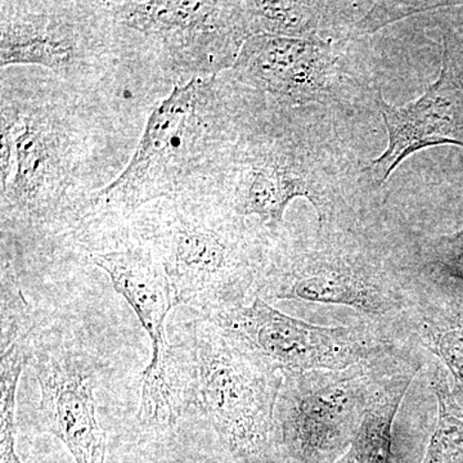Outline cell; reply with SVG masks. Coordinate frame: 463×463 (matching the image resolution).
<instances>
[{
  "mask_svg": "<svg viewBox=\"0 0 463 463\" xmlns=\"http://www.w3.org/2000/svg\"><path fill=\"white\" fill-rule=\"evenodd\" d=\"M165 269L175 306L203 317L245 306L267 263L273 236L210 194L155 201L129 224Z\"/></svg>",
  "mask_w": 463,
  "mask_h": 463,
  "instance_id": "cell-4",
  "label": "cell"
},
{
  "mask_svg": "<svg viewBox=\"0 0 463 463\" xmlns=\"http://www.w3.org/2000/svg\"><path fill=\"white\" fill-rule=\"evenodd\" d=\"M138 420L151 428H173L191 405H199V364L191 343L152 354L142 373Z\"/></svg>",
  "mask_w": 463,
  "mask_h": 463,
  "instance_id": "cell-15",
  "label": "cell"
},
{
  "mask_svg": "<svg viewBox=\"0 0 463 463\" xmlns=\"http://www.w3.org/2000/svg\"><path fill=\"white\" fill-rule=\"evenodd\" d=\"M170 88L231 71L250 38L242 2L106 0Z\"/></svg>",
  "mask_w": 463,
  "mask_h": 463,
  "instance_id": "cell-8",
  "label": "cell"
},
{
  "mask_svg": "<svg viewBox=\"0 0 463 463\" xmlns=\"http://www.w3.org/2000/svg\"><path fill=\"white\" fill-rule=\"evenodd\" d=\"M2 245L80 252L85 209L123 173L137 145L114 96L56 76L0 81Z\"/></svg>",
  "mask_w": 463,
  "mask_h": 463,
  "instance_id": "cell-1",
  "label": "cell"
},
{
  "mask_svg": "<svg viewBox=\"0 0 463 463\" xmlns=\"http://www.w3.org/2000/svg\"><path fill=\"white\" fill-rule=\"evenodd\" d=\"M250 38H322L332 41L337 26V2L241 0Z\"/></svg>",
  "mask_w": 463,
  "mask_h": 463,
  "instance_id": "cell-18",
  "label": "cell"
},
{
  "mask_svg": "<svg viewBox=\"0 0 463 463\" xmlns=\"http://www.w3.org/2000/svg\"><path fill=\"white\" fill-rule=\"evenodd\" d=\"M33 317L18 279L16 267L2 250V350L26 337H33Z\"/></svg>",
  "mask_w": 463,
  "mask_h": 463,
  "instance_id": "cell-22",
  "label": "cell"
},
{
  "mask_svg": "<svg viewBox=\"0 0 463 463\" xmlns=\"http://www.w3.org/2000/svg\"><path fill=\"white\" fill-rule=\"evenodd\" d=\"M417 276L431 285V292L463 298V227L423 248Z\"/></svg>",
  "mask_w": 463,
  "mask_h": 463,
  "instance_id": "cell-20",
  "label": "cell"
},
{
  "mask_svg": "<svg viewBox=\"0 0 463 463\" xmlns=\"http://www.w3.org/2000/svg\"><path fill=\"white\" fill-rule=\"evenodd\" d=\"M136 57H145L138 39L115 23L106 0L0 3L2 71L41 66L67 84L109 93L103 88Z\"/></svg>",
  "mask_w": 463,
  "mask_h": 463,
  "instance_id": "cell-6",
  "label": "cell"
},
{
  "mask_svg": "<svg viewBox=\"0 0 463 463\" xmlns=\"http://www.w3.org/2000/svg\"><path fill=\"white\" fill-rule=\"evenodd\" d=\"M27 356L16 349L2 354L0 365V463H24L16 450V392Z\"/></svg>",
  "mask_w": 463,
  "mask_h": 463,
  "instance_id": "cell-21",
  "label": "cell"
},
{
  "mask_svg": "<svg viewBox=\"0 0 463 463\" xmlns=\"http://www.w3.org/2000/svg\"><path fill=\"white\" fill-rule=\"evenodd\" d=\"M420 365L399 364L381 383L352 446L337 463H392V426Z\"/></svg>",
  "mask_w": 463,
  "mask_h": 463,
  "instance_id": "cell-17",
  "label": "cell"
},
{
  "mask_svg": "<svg viewBox=\"0 0 463 463\" xmlns=\"http://www.w3.org/2000/svg\"><path fill=\"white\" fill-rule=\"evenodd\" d=\"M395 355L341 371L283 374L276 432L285 463H337L352 446Z\"/></svg>",
  "mask_w": 463,
  "mask_h": 463,
  "instance_id": "cell-9",
  "label": "cell"
},
{
  "mask_svg": "<svg viewBox=\"0 0 463 463\" xmlns=\"http://www.w3.org/2000/svg\"><path fill=\"white\" fill-rule=\"evenodd\" d=\"M453 3L444 2H421V0H399V2H371L370 7L353 33V41L365 38L379 33L383 27L399 23L404 18L414 16V14H425L443 7L452 5Z\"/></svg>",
  "mask_w": 463,
  "mask_h": 463,
  "instance_id": "cell-23",
  "label": "cell"
},
{
  "mask_svg": "<svg viewBox=\"0 0 463 463\" xmlns=\"http://www.w3.org/2000/svg\"><path fill=\"white\" fill-rule=\"evenodd\" d=\"M322 106L286 108L263 96L210 194L279 237L286 210L306 199L318 228L354 227L356 203L370 188L364 166Z\"/></svg>",
  "mask_w": 463,
  "mask_h": 463,
  "instance_id": "cell-3",
  "label": "cell"
},
{
  "mask_svg": "<svg viewBox=\"0 0 463 463\" xmlns=\"http://www.w3.org/2000/svg\"><path fill=\"white\" fill-rule=\"evenodd\" d=\"M430 386L438 401V420L421 463H463V411L450 392L446 368L434 365Z\"/></svg>",
  "mask_w": 463,
  "mask_h": 463,
  "instance_id": "cell-19",
  "label": "cell"
},
{
  "mask_svg": "<svg viewBox=\"0 0 463 463\" xmlns=\"http://www.w3.org/2000/svg\"><path fill=\"white\" fill-rule=\"evenodd\" d=\"M350 43L255 35L241 48L230 75L286 108L352 105L364 93L350 62Z\"/></svg>",
  "mask_w": 463,
  "mask_h": 463,
  "instance_id": "cell-11",
  "label": "cell"
},
{
  "mask_svg": "<svg viewBox=\"0 0 463 463\" xmlns=\"http://www.w3.org/2000/svg\"><path fill=\"white\" fill-rule=\"evenodd\" d=\"M413 274L354 227L321 230L315 236L273 237L255 298L352 307L383 330L404 323L419 301Z\"/></svg>",
  "mask_w": 463,
  "mask_h": 463,
  "instance_id": "cell-5",
  "label": "cell"
},
{
  "mask_svg": "<svg viewBox=\"0 0 463 463\" xmlns=\"http://www.w3.org/2000/svg\"><path fill=\"white\" fill-rule=\"evenodd\" d=\"M261 99L230 72L175 85L149 114L123 173L88 203L80 252L114 248L155 201L209 194Z\"/></svg>",
  "mask_w": 463,
  "mask_h": 463,
  "instance_id": "cell-2",
  "label": "cell"
},
{
  "mask_svg": "<svg viewBox=\"0 0 463 463\" xmlns=\"http://www.w3.org/2000/svg\"><path fill=\"white\" fill-rule=\"evenodd\" d=\"M374 103L388 132V146L364 166L371 190L383 187L416 152L441 145L463 147V84L457 78L446 43L438 79L421 97L394 106L379 91Z\"/></svg>",
  "mask_w": 463,
  "mask_h": 463,
  "instance_id": "cell-13",
  "label": "cell"
},
{
  "mask_svg": "<svg viewBox=\"0 0 463 463\" xmlns=\"http://www.w3.org/2000/svg\"><path fill=\"white\" fill-rule=\"evenodd\" d=\"M41 388L38 422L60 439L75 463H105L106 434L96 416L99 362L65 345L33 346L30 359Z\"/></svg>",
  "mask_w": 463,
  "mask_h": 463,
  "instance_id": "cell-12",
  "label": "cell"
},
{
  "mask_svg": "<svg viewBox=\"0 0 463 463\" xmlns=\"http://www.w3.org/2000/svg\"><path fill=\"white\" fill-rule=\"evenodd\" d=\"M404 325L447 368L452 377L450 392L463 411V298L421 292Z\"/></svg>",
  "mask_w": 463,
  "mask_h": 463,
  "instance_id": "cell-16",
  "label": "cell"
},
{
  "mask_svg": "<svg viewBox=\"0 0 463 463\" xmlns=\"http://www.w3.org/2000/svg\"><path fill=\"white\" fill-rule=\"evenodd\" d=\"M199 405L236 463H285L276 432L283 376L239 349L203 318L192 325Z\"/></svg>",
  "mask_w": 463,
  "mask_h": 463,
  "instance_id": "cell-7",
  "label": "cell"
},
{
  "mask_svg": "<svg viewBox=\"0 0 463 463\" xmlns=\"http://www.w3.org/2000/svg\"><path fill=\"white\" fill-rule=\"evenodd\" d=\"M91 264L108 274L115 291L138 317L152 343V354L170 345L165 322L175 306L172 285L163 264L141 241L129 239L90 258Z\"/></svg>",
  "mask_w": 463,
  "mask_h": 463,
  "instance_id": "cell-14",
  "label": "cell"
},
{
  "mask_svg": "<svg viewBox=\"0 0 463 463\" xmlns=\"http://www.w3.org/2000/svg\"><path fill=\"white\" fill-rule=\"evenodd\" d=\"M221 328L239 349L273 373L341 371L395 355V344L370 323L354 327H322L279 312L255 298L214 316L203 317Z\"/></svg>",
  "mask_w": 463,
  "mask_h": 463,
  "instance_id": "cell-10",
  "label": "cell"
}]
</instances>
